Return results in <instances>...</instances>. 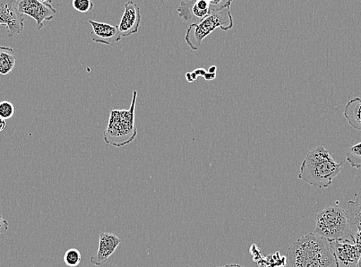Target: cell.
Returning <instances> with one entry per match:
<instances>
[{"label": "cell", "instance_id": "cell-6", "mask_svg": "<svg viewBox=\"0 0 361 267\" xmlns=\"http://www.w3.org/2000/svg\"><path fill=\"white\" fill-rule=\"evenodd\" d=\"M0 25L7 29L8 37L10 38L22 32L24 18L19 11L18 1L0 0Z\"/></svg>", "mask_w": 361, "mask_h": 267}, {"label": "cell", "instance_id": "cell-4", "mask_svg": "<svg viewBox=\"0 0 361 267\" xmlns=\"http://www.w3.org/2000/svg\"><path fill=\"white\" fill-rule=\"evenodd\" d=\"M314 234L329 240L353 241L355 234L350 228L347 212L338 206H326L315 215V229Z\"/></svg>", "mask_w": 361, "mask_h": 267}, {"label": "cell", "instance_id": "cell-17", "mask_svg": "<svg viewBox=\"0 0 361 267\" xmlns=\"http://www.w3.org/2000/svg\"><path fill=\"white\" fill-rule=\"evenodd\" d=\"M262 266L264 267H286L287 266L286 256H281L280 253L277 251L273 254L265 257Z\"/></svg>", "mask_w": 361, "mask_h": 267}, {"label": "cell", "instance_id": "cell-22", "mask_svg": "<svg viewBox=\"0 0 361 267\" xmlns=\"http://www.w3.org/2000/svg\"><path fill=\"white\" fill-rule=\"evenodd\" d=\"M8 229V222L0 215V235L6 234Z\"/></svg>", "mask_w": 361, "mask_h": 267}, {"label": "cell", "instance_id": "cell-13", "mask_svg": "<svg viewBox=\"0 0 361 267\" xmlns=\"http://www.w3.org/2000/svg\"><path fill=\"white\" fill-rule=\"evenodd\" d=\"M343 115L352 128L361 131V99L360 97L348 102Z\"/></svg>", "mask_w": 361, "mask_h": 267}, {"label": "cell", "instance_id": "cell-16", "mask_svg": "<svg viewBox=\"0 0 361 267\" xmlns=\"http://www.w3.org/2000/svg\"><path fill=\"white\" fill-rule=\"evenodd\" d=\"M347 161L352 167L361 168V143L350 146L347 152Z\"/></svg>", "mask_w": 361, "mask_h": 267}, {"label": "cell", "instance_id": "cell-26", "mask_svg": "<svg viewBox=\"0 0 361 267\" xmlns=\"http://www.w3.org/2000/svg\"><path fill=\"white\" fill-rule=\"evenodd\" d=\"M220 267H245L243 266H240L239 264H229L224 266H220Z\"/></svg>", "mask_w": 361, "mask_h": 267}, {"label": "cell", "instance_id": "cell-23", "mask_svg": "<svg viewBox=\"0 0 361 267\" xmlns=\"http://www.w3.org/2000/svg\"><path fill=\"white\" fill-rule=\"evenodd\" d=\"M193 73L195 74L197 78H199L200 76H202L204 80L209 73L207 71H205L204 69L202 68L196 69Z\"/></svg>", "mask_w": 361, "mask_h": 267}, {"label": "cell", "instance_id": "cell-14", "mask_svg": "<svg viewBox=\"0 0 361 267\" xmlns=\"http://www.w3.org/2000/svg\"><path fill=\"white\" fill-rule=\"evenodd\" d=\"M347 217L349 226L354 234L361 232V197L348 202Z\"/></svg>", "mask_w": 361, "mask_h": 267}, {"label": "cell", "instance_id": "cell-19", "mask_svg": "<svg viewBox=\"0 0 361 267\" xmlns=\"http://www.w3.org/2000/svg\"><path fill=\"white\" fill-rule=\"evenodd\" d=\"M15 114V107L12 102L4 100L0 102V117L5 120L11 119Z\"/></svg>", "mask_w": 361, "mask_h": 267}, {"label": "cell", "instance_id": "cell-27", "mask_svg": "<svg viewBox=\"0 0 361 267\" xmlns=\"http://www.w3.org/2000/svg\"><path fill=\"white\" fill-rule=\"evenodd\" d=\"M357 267H361V254H360V256L359 258V261H358Z\"/></svg>", "mask_w": 361, "mask_h": 267}, {"label": "cell", "instance_id": "cell-5", "mask_svg": "<svg viewBox=\"0 0 361 267\" xmlns=\"http://www.w3.org/2000/svg\"><path fill=\"white\" fill-rule=\"evenodd\" d=\"M234 25V20L230 8L221 12H213L200 23L191 24L186 35V44L192 50H197L202 41L212 32L219 28L223 31H228Z\"/></svg>", "mask_w": 361, "mask_h": 267}, {"label": "cell", "instance_id": "cell-12", "mask_svg": "<svg viewBox=\"0 0 361 267\" xmlns=\"http://www.w3.org/2000/svg\"><path fill=\"white\" fill-rule=\"evenodd\" d=\"M92 28L90 37L92 41L98 44L110 45L121 40L118 25H113L105 23L89 20Z\"/></svg>", "mask_w": 361, "mask_h": 267}, {"label": "cell", "instance_id": "cell-2", "mask_svg": "<svg viewBox=\"0 0 361 267\" xmlns=\"http://www.w3.org/2000/svg\"><path fill=\"white\" fill-rule=\"evenodd\" d=\"M343 163L336 162L323 146H318L306 155L298 178L309 185L328 188L340 174Z\"/></svg>", "mask_w": 361, "mask_h": 267}, {"label": "cell", "instance_id": "cell-24", "mask_svg": "<svg viewBox=\"0 0 361 267\" xmlns=\"http://www.w3.org/2000/svg\"><path fill=\"white\" fill-rule=\"evenodd\" d=\"M6 126V122L4 119L0 117V133H2Z\"/></svg>", "mask_w": 361, "mask_h": 267}, {"label": "cell", "instance_id": "cell-18", "mask_svg": "<svg viewBox=\"0 0 361 267\" xmlns=\"http://www.w3.org/2000/svg\"><path fill=\"white\" fill-rule=\"evenodd\" d=\"M63 261L67 266H78L82 261V255L75 248L68 249L63 256Z\"/></svg>", "mask_w": 361, "mask_h": 267}, {"label": "cell", "instance_id": "cell-9", "mask_svg": "<svg viewBox=\"0 0 361 267\" xmlns=\"http://www.w3.org/2000/svg\"><path fill=\"white\" fill-rule=\"evenodd\" d=\"M180 20L192 24L201 23L210 15L207 0H184L177 8Z\"/></svg>", "mask_w": 361, "mask_h": 267}, {"label": "cell", "instance_id": "cell-10", "mask_svg": "<svg viewBox=\"0 0 361 267\" xmlns=\"http://www.w3.org/2000/svg\"><path fill=\"white\" fill-rule=\"evenodd\" d=\"M142 20L140 8L133 1L125 5V11L121 22L118 25L122 37H130L137 32Z\"/></svg>", "mask_w": 361, "mask_h": 267}, {"label": "cell", "instance_id": "cell-7", "mask_svg": "<svg viewBox=\"0 0 361 267\" xmlns=\"http://www.w3.org/2000/svg\"><path fill=\"white\" fill-rule=\"evenodd\" d=\"M18 8L23 16L27 15L36 21L39 30L44 28L45 21H51L57 13L51 2L41 0H21L18 1Z\"/></svg>", "mask_w": 361, "mask_h": 267}, {"label": "cell", "instance_id": "cell-25", "mask_svg": "<svg viewBox=\"0 0 361 267\" xmlns=\"http://www.w3.org/2000/svg\"><path fill=\"white\" fill-rule=\"evenodd\" d=\"M210 73H217V66H212L209 68V70L208 71Z\"/></svg>", "mask_w": 361, "mask_h": 267}, {"label": "cell", "instance_id": "cell-28", "mask_svg": "<svg viewBox=\"0 0 361 267\" xmlns=\"http://www.w3.org/2000/svg\"><path fill=\"white\" fill-rule=\"evenodd\" d=\"M357 235H358L360 237V238H361V232H357Z\"/></svg>", "mask_w": 361, "mask_h": 267}, {"label": "cell", "instance_id": "cell-8", "mask_svg": "<svg viewBox=\"0 0 361 267\" xmlns=\"http://www.w3.org/2000/svg\"><path fill=\"white\" fill-rule=\"evenodd\" d=\"M331 245L336 267H357L361 252L353 241H334Z\"/></svg>", "mask_w": 361, "mask_h": 267}, {"label": "cell", "instance_id": "cell-20", "mask_svg": "<svg viewBox=\"0 0 361 267\" xmlns=\"http://www.w3.org/2000/svg\"><path fill=\"white\" fill-rule=\"evenodd\" d=\"M231 4V0H224V1L223 0H210V14L213 12H221L230 8Z\"/></svg>", "mask_w": 361, "mask_h": 267}, {"label": "cell", "instance_id": "cell-1", "mask_svg": "<svg viewBox=\"0 0 361 267\" xmlns=\"http://www.w3.org/2000/svg\"><path fill=\"white\" fill-rule=\"evenodd\" d=\"M288 267H332L335 265L331 242L313 234L292 244L286 256Z\"/></svg>", "mask_w": 361, "mask_h": 267}, {"label": "cell", "instance_id": "cell-11", "mask_svg": "<svg viewBox=\"0 0 361 267\" xmlns=\"http://www.w3.org/2000/svg\"><path fill=\"white\" fill-rule=\"evenodd\" d=\"M121 242V239L116 235L111 232H102L99 235L98 251L96 255L91 257L90 263L99 266L104 265Z\"/></svg>", "mask_w": 361, "mask_h": 267}, {"label": "cell", "instance_id": "cell-15", "mask_svg": "<svg viewBox=\"0 0 361 267\" xmlns=\"http://www.w3.org/2000/svg\"><path fill=\"white\" fill-rule=\"evenodd\" d=\"M16 57L11 47L0 46V75L11 73L15 66Z\"/></svg>", "mask_w": 361, "mask_h": 267}, {"label": "cell", "instance_id": "cell-3", "mask_svg": "<svg viewBox=\"0 0 361 267\" xmlns=\"http://www.w3.org/2000/svg\"><path fill=\"white\" fill-rule=\"evenodd\" d=\"M137 94V91L133 92L130 109L111 111L107 127L103 132L106 143L119 148L131 143L135 139L137 129L135 124V110Z\"/></svg>", "mask_w": 361, "mask_h": 267}, {"label": "cell", "instance_id": "cell-21", "mask_svg": "<svg viewBox=\"0 0 361 267\" xmlns=\"http://www.w3.org/2000/svg\"><path fill=\"white\" fill-rule=\"evenodd\" d=\"M76 11L87 13L93 10L94 4L90 0H74L72 3Z\"/></svg>", "mask_w": 361, "mask_h": 267}]
</instances>
